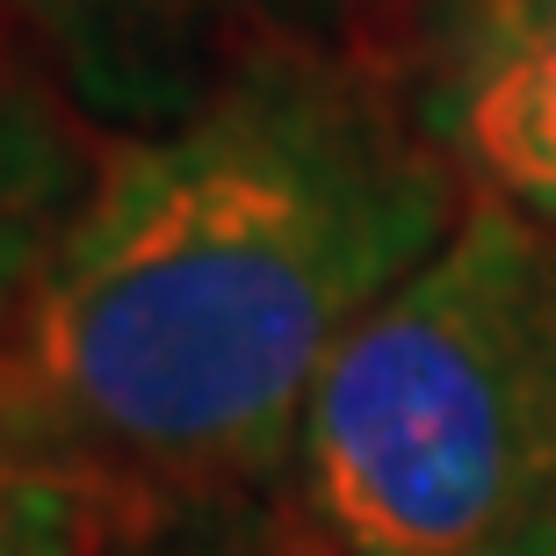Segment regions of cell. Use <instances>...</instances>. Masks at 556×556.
Segmentation results:
<instances>
[{
    "instance_id": "277c9868",
    "label": "cell",
    "mask_w": 556,
    "mask_h": 556,
    "mask_svg": "<svg viewBox=\"0 0 556 556\" xmlns=\"http://www.w3.org/2000/svg\"><path fill=\"white\" fill-rule=\"evenodd\" d=\"M102 138L181 124L261 59L354 43L348 0H0Z\"/></svg>"
},
{
    "instance_id": "7a4b0ae2",
    "label": "cell",
    "mask_w": 556,
    "mask_h": 556,
    "mask_svg": "<svg viewBox=\"0 0 556 556\" xmlns=\"http://www.w3.org/2000/svg\"><path fill=\"white\" fill-rule=\"evenodd\" d=\"M282 498L326 556H556V231L470 195L340 340Z\"/></svg>"
},
{
    "instance_id": "6da1fadb",
    "label": "cell",
    "mask_w": 556,
    "mask_h": 556,
    "mask_svg": "<svg viewBox=\"0 0 556 556\" xmlns=\"http://www.w3.org/2000/svg\"><path fill=\"white\" fill-rule=\"evenodd\" d=\"M470 210L362 43L282 51L102 144L0 326V413L130 542L289 492L332 354Z\"/></svg>"
},
{
    "instance_id": "5b68a950",
    "label": "cell",
    "mask_w": 556,
    "mask_h": 556,
    "mask_svg": "<svg viewBox=\"0 0 556 556\" xmlns=\"http://www.w3.org/2000/svg\"><path fill=\"white\" fill-rule=\"evenodd\" d=\"M102 144L109 138L0 15V326L22 311L59 239L73 231L102 174Z\"/></svg>"
},
{
    "instance_id": "8992f818",
    "label": "cell",
    "mask_w": 556,
    "mask_h": 556,
    "mask_svg": "<svg viewBox=\"0 0 556 556\" xmlns=\"http://www.w3.org/2000/svg\"><path fill=\"white\" fill-rule=\"evenodd\" d=\"M102 498L0 413V556H130Z\"/></svg>"
},
{
    "instance_id": "ba28073f",
    "label": "cell",
    "mask_w": 556,
    "mask_h": 556,
    "mask_svg": "<svg viewBox=\"0 0 556 556\" xmlns=\"http://www.w3.org/2000/svg\"><path fill=\"white\" fill-rule=\"evenodd\" d=\"M348 8H354V22H362V15H369V8H376V0H348Z\"/></svg>"
},
{
    "instance_id": "3957f363",
    "label": "cell",
    "mask_w": 556,
    "mask_h": 556,
    "mask_svg": "<svg viewBox=\"0 0 556 556\" xmlns=\"http://www.w3.org/2000/svg\"><path fill=\"white\" fill-rule=\"evenodd\" d=\"M354 43L455 181L556 231V0H376Z\"/></svg>"
},
{
    "instance_id": "52a82bcc",
    "label": "cell",
    "mask_w": 556,
    "mask_h": 556,
    "mask_svg": "<svg viewBox=\"0 0 556 556\" xmlns=\"http://www.w3.org/2000/svg\"><path fill=\"white\" fill-rule=\"evenodd\" d=\"M130 556H326L311 542V528L282 506H247V514H210V520H181L152 535Z\"/></svg>"
}]
</instances>
